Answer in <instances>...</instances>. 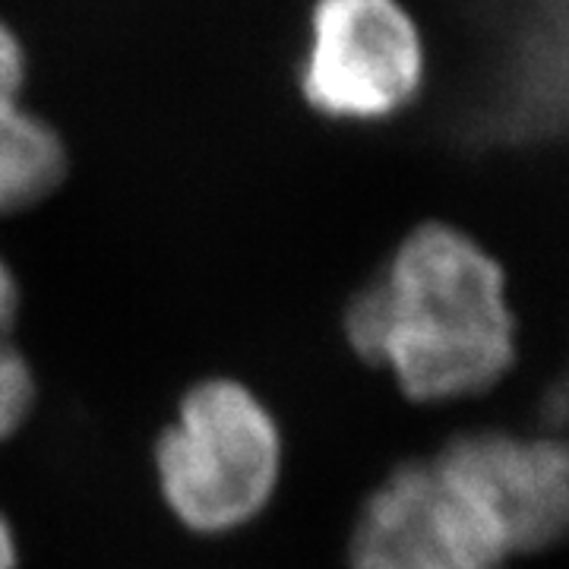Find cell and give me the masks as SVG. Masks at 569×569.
Masks as SVG:
<instances>
[{
    "mask_svg": "<svg viewBox=\"0 0 569 569\" xmlns=\"http://www.w3.org/2000/svg\"><path fill=\"white\" fill-rule=\"evenodd\" d=\"M437 459L485 507L509 557L569 545V440L475 430Z\"/></svg>",
    "mask_w": 569,
    "mask_h": 569,
    "instance_id": "obj_5",
    "label": "cell"
},
{
    "mask_svg": "<svg viewBox=\"0 0 569 569\" xmlns=\"http://www.w3.org/2000/svg\"><path fill=\"white\" fill-rule=\"evenodd\" d=\"M32 406H36L32 367L20 355V348L10 346V339H0V443L10 440L26 425Z\"/></svg>",
    "mask_w": 569,
    "mask_h": 569,
    "instance_id": "obj_7",
    "label": "cell"
},
{
    "mask_svg": "<svg viewBox=\"0 0 569 569\" xmlns=\"http://www.w3.org/2000/svg\"><path fill=\"white\" fill-rule=\"evenodd\" d=\"M17 310H20V288H17V279H13L10 266L0 260V339L10 336L13 320H17Z\"/></svg>",
    "mask_w": 569,
    "mask_h": 569,
    "instance_id": "obj_8",
    "label": "cell"
},
{
    "mask_svg": "<svg viewBox=\"0 0 569 569\" xmlns=\"http://www.w3.org/2000/svg\"><path fill=\"white\" fill-rule=\"evenodd\" d=\"M427 48L402 0H317L301 92L332 121H387L418 99Z\"/></svg>",
    "mask_w": 569,
    "mask_h": 569,
    "instance_id": "obj_3",
    "label": "cell"
},
{
    "mask_svg": "<svg viewBox=\"0 0 569 569\" xmlns=\"http://www.w3.org/2000/svg\"><path fill=\"white\" fill-rule=\"evenodd\" d=\"M346 339L415 402L481 396L519 351L507 272L462 228L418 224L351 298Z\"/></svg>",
    "mask_w": 569,
    "mask_h": 569,
    "instance_id": "obj_1",
    "label": "cell"
},
{
    "mask_svg": "<svg viewBox=\"0 0 569 569\" xmlns=\"http://www.w3.org/2000/svg\"><path fill=\"white\" fill-rule=\"evenodd\" d=\"M20 567V548H17V535L10 529V522L0 512V569Z\"/></svg>",
    "mask_w": 569,
    "mask_h": 569,
    "instance_id": "obj_9",
    "label": "cell"
},
{
    "mask_svg": "<svg viewBox=\"0 0 569 569\" xmlns=\"http://www.w3.org/2000/svg\"><path fill=\"white\" fill-rule=\"evenodd\" d=\"M168 509L190 531L224 535L253 522L282 478V430L253 389L203 380L183 396L156 443Z\"/></svg>",
    "mask_w": 569,
    "mask_h": 569,
    "instance_id": "obj_2",
    "label": "cell"
},
{
    "mask_svg": "<svg viewBox=\"0 0 569 569\" xmlns=\"http://www.w3.org/2000/svg\"><path fill=\"white\" fill-rule=\"evenodd\" d=\"M26 51L0 20V216L44 200L67 171L58 133L36 118L26 102Z\"/></svg>",
    "mask_w": 569,
    "mask_h": 569,
    "instance_id": "obj_6",
    "label": "cell"
},
{
    "mask_svg": "<svg viewBox=\"0 0 569 569\" xmlns=\"http://www.w3.org/2000/svg\"><path fill=\"white\" fill-rule=\"evenodd\" d=\"M351 569H503L509 550L475 493L437 456L396 468L351 531Z\"/></svg>",
    "mask_w": 569,
    "mask_h": 569,
    "instance_id": "obj_4",
    "label": "cell"
}]
</instances>
